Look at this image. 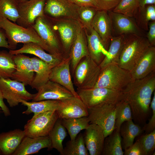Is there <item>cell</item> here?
<instances>
[{"label":"cell","instance_id":"6da1fadb","mask_svg":"<svg viewBox=\"0 0 155 155\" xmlns=\"http://www.w3.org/2000/svg\"><path fill=\"white\" fill-rule=\"evenodd\" d=\"M155 90L154 71L144 78L133 80L122 91L123 100L129 105L132 119L137 124L144 125L148 119Z\"/></svg>","mask_w":155,"mask_h":155},{"label":"cell","instance_id":"7a4b0ae2","mask_svg":"<svg viewBox=\"0 0 155 155\" xmlns=\"http://www.w3.org/2000/svg\"><path fill=\"white\" fill-rule=\"evenodd\" d=\"M0 28L5 33L9 50H15L19 43L33 42L39 44L49 53L56 55L32 27H24L5 18L0 17Z\"/></svg>","mask_w":155,"mask_h":155},{"label":"cell","instance_id":"3957f363","mask_svg":"<svg viewBox=\"0 0 155 155\" xmlns=\"http://www.w3.org/2000/svg\"><path fill=\"white\" fill-rule=\"evenodd\" d=\"M125 35L118 65L130 71L151 46L146 36Z\"/></svg>","mask_w":155,"mask_h":155},{"label":"cell","instance_id":"277c9868","mask_svg":"<svg viewBox=\"0 0 155 155\" xmlns=\"http://www.w3.org/2000/svg\"><path fill=\"white\" fill-rule=\"evenodd\" d=\"M133 79L130 71L112 64L101 69L94 87L104 88L122 92Z\"/></svg>","mask_w":155,"mask_h":155},{"label":"cell","instance_id":"5b68a950","mask_svg":"<svg viewBox=\"0 0 155 155\" xmlns=\"http://www.w3.org/2000/svg\"><path fill=\"white\" fill-rule=\"evenodd\" d=\"M47 16L51 22L54 29L58 34L64 57H69L72 44L83 28L81 24L75 19L53 18Z\"/></svg>","mask_w":155,"mask_h":155},{"label":"cell","instance_id":"8992f818","mask_svg":"<svg viewBox=\"0 0 155 155\" xmlns=\"http://www.w3.org/2000/svg\"><path fill=\"white\" fill-rule=\"evenodd\" d=\"M76 92L88 109L103 104H116L123 100L122 92L106 88H77Z\"/></svg>","mask_w":155,"mask_h":155},{"label":"cell","instance_id":"52a82bcc","mask_svg":"<svg viewBox=\"0 0 155 155\" xmlns=\"http://www.w3.org/2000/svg\"><path fill=\"white\" fill-rule=\"evenodd\" d=\"M100 71L99 65L90 56L84 57L75 68L72 75L73 84L78 88H93L97 82Z\"/></svg>","mask_w":155,"mask_h":155},{"label":"cell","instance_id":"ba28073f","mask_svg":"<svg viewBox=\"0 0 155 155\" xmlns=\"http://www.w3.org/2000/svg\"><path fill=\"white\" fill-rule=\"evenodd\" d=\"M117 104H103L88 109V117L90 123L100 127L105 137L115 129Z\"/></svg>","mask_w":155,"mask_h":155},{"label":"cell","instance_id":"9c48e42d","mask_svg":"<svg viewBox=\"0 0 155 155\" xmlns=\"http://www.w3.org/2000/svg\"><path fill=\"white\" fill-rule=\"evenodd\" d=\"M58 119L56 111L34 115L24 126L26 136L34 137L48 136Z\"/></svg>","mask_w":155,"mask_h":155},{"label":"cell","instance_id":"30bf717a","mask_svg":"<svg viewBox=\"0 0 155 155\" xmlns=\"http://www.w3.org/2000/svg\"><path fill=\"white\" fill-rule=\"evenodd\" d=\"M32 27L55 55L65 58L58 34L47 16L44 15L38 18Z\"/></svg>","mask_w":155,"mask_h":155},{"label":"cell","instance_id":"8fae6325","mask_svg":"<svg viewBox=\"0 0 155 155\" xmlns=\"http://www.w3.org/2000/svg\"><path fill=\"white\" fill-rule=\"evenodd\" d=\"M25 84L10 78L0 79V89L4 99L11 107L18 106L21 100H32L35 94H32L26 89Z\"/></svg>","mask_w":155,"mask_h":155},{"label":"cell","instance_id":"7c38bea8","mask_svg":"<svg viewBox=\"0 0 155 155\" xmlns=\"http://www.w3.org/2000/svg\"><path fill=\"white\" fill-rule=\"evenodd\" d=\"M46 0H29L18 3L19 17L16 24L25 28L32 27L36 19L44 15Z\"/></svg>","mask_w":155,"mask_h":155},{"label":"cell","instance_id":"4fadbf2b","mask_svg":"<svg viewBox=\"0 0 155 155\" xmlns=\"http://www.w3.org/2000/svg\"><path fill=\"white\" fill-rule=\"evenodd\" d=\"M79 7L68 0H46L44 13L52 18L72 19L79 21L78 13Z\"/></svg>","mask_w":155,"mask_h":155},{"label":"cell","instance_id":"5bb4252c","mask_svg":"<svg viewBox=\"0 0 155 155\" xmlns=\"http://www.w3.org/2000/svg\"><path fill=\"white\" fill-rule=\"evenodd\" d=\"M56 111L58 118L61 119L88 115V108L78 96H73L59 101Z\"/></svg>","mask_w":155,"mask_h":155},{"label":"cell","instance_id":"9a60e30c","mask_svg":"<svg viewBox=\"0 0 155 155\" xmlns=\"http://www.w3.org/2000/svg\"><path fill=\"white\" fill-rule=\"evenodd\" d=\"M70 57L64 58L57 65L53 67L50 72L49 80L65 88L75 96H78L73 86L70 70Z\"/></svg>","mask_w":155,"mask_h":155},{"label":"cell","instance_id":"2e32d148","mask_svg":"<svg viewBox=\"0 0 155 155\" xmlns=\"http://www.w3.org/2000/svg\"><path fill=\"white\" fill-rule=\"evenodd\" d=\"M13 58L16 69L11 78L30 86L34 77L31 58L19 54L14 55Z\"/></svg>","mask_w":155,"mask_h":155},{"label":"cell","instance_id":"e0dca14e","mask_svg":"<svg viewBox=\"0 0 155 155\" xmlns=\"http://www.w3.org/2000/svg\"><path fill=\"white\" fill-rule=\"evenodd\" d=\"M108 13L111 20L112 30L119 35L131 34L146 36L132 17L113 11H108Z\"/></svg>","mask_w":155,"mask_h":155},{"label":"cell","instance_id":"ac0fdd59","mask_svg":"<svg viewBox=\"0 0 155 155\" xmlns=\"http://www.w3.org/2000/svg\"><path fill=\"white\" fill-rule=\"evenodd\" d=\"M73 96H74L65 88L49 80L35 94L32 101L49 100L59 101Z\"/></svg>","mask_w":155,"mask_h":155},{"label":"cell","instance_id":"d6986e66","mask_svg":"<svg viewBox=\"0 0 155 155\" xmlns=\"http://www.w3.org/2000/svg\"><path fill=\"white\" fill-rule=\"evenodd\" d=\"M85 130L84 140L89 155H101L105 138L103 130L97 125L91 123Z\"/></svg>","mask_w":155,"mask_h":155},{"label":"cell","instance_id":"ffe728a7","mask_svg":"<svg viewBox=\"0 0 155 155\" xmlns=\"http://www.w3.org/2000/svg\"><path fill=\"white\" fill-rule=\"evenodd\" d=\"M91 26L98 34L104 47L108 50V44L113 37L112 23L108 11L97 10L92 22Z\"/></svg>","mask_w":155,"mask_h":155},{"label":"cell","instance_id":"44dd1931","mask_svg":"<svg viewBox=\"0 0 155 155\" xmlns=\"http://www.w3.org/2000/svg\"><path fill=\"white\" fill-rule=\"evenodd\" d=\"M155 71V47L150 46L130 71L133 80L145 77Z\"/></svg>","mask_w":155,"mask_h":155},{"label":"cell","instance_id":"7402d4cb","mask_svg":"<svg viewBox=\"0 0 155 155\" xmlns=\"http://www.w3.org/2000/svg\"><path fill=\"white\" fill-rule=\"evenodd\" d=\"M52 149L49 136L31 137L25 136L12 155H27L38 153L44 148Z\"/></svg>","mask_w":155,"mask_h":155},{"label":"cell","instance_id":"603a6c76","mask_svg":"<svg viewBox=\"0 0 155 155\" xmlns=\"http://www.w3.org/2000/svg\"><path fill=\"white\" fill-rule=\"evenodd\" d=\"M38 44L30 42L23 44L22 46L18 49L9 50V52L12 55L25 53L33 55L53 67L59 64L64 59L47 53Z\"/></svg>","mask_w":155,"mask_h":155},{"label":"cell","instance_id":"cb8c5ba5","mask_svg":"<svg viewBox=\"0 0 155 155\" xmlns=\"http://www.w3.org/2000/svg\"><path fill=\"white\" fill-rule=\"evenodd\" d=\"M89 56L87 40L83 28L78 35L71 46L69 54L70 58V70L73 75L77 65L84 57Z\"/></svg>","mask_w":155,"mask_h":155},{"label":"cell","instance_id":"d4e9b609","mask_svg":"<svg viewBox=\"0 0 155 155\" xmlns=\"http://www.w3.org/2000/svg\"><path fill=\"white\" fill-rule=\"evenodd\" d=\"M26 136L24 130L16 129L0 133V149L2 154L11 155Z\"/></svg>","mask_w":155,"mask_h":155},{"label":"cell","instance_id":"484cf974","mask_svg":"<svg viewBox=\"0 0 155 155\" xmlns=\"http://www.w3.org/2000/svg\"><path fill=\"white\" fill-rule=\"evenodd\" d=\"M86 36L88 48L89 56L98 65L108 53V50L104 47L98 33L92 28L88 34L84 29Z\"/></svg>","mask_w":155,"mask_h":155},{"label":"cell","instance_id":"4316f807","mask_svg":"<svg viewBox=\"0 0 155 155\" xmlns=\"http://www.w3.org/2000/svg\"><path fill=\"white\" fill-rule=\"evenodd\" d=\"M33 68L36 75L30 85L32 88L38 90L49 80L52 69L54 67L36 57L31 58Z\"/></svg>","mask_w":155,"mask_h":155},{"label":"cell","instance_id":"83f0119b","mask_svg":"<svg viewBox=\"0 0 155 155\" xmlns=\"http://www.w3.org/2000/svg\"><path fill=\"white\" fill-rule=\"evenodd\" d=\"M124 36L122 34L111 38L108 53L99 65L101 69L112 64L118 65Z\"/></svg>","mask_w":155,"mask_h":155},{"label":"cell","instance_id":"f1b7e54d","mask_svg":"<svg viewBox=\"0 0 155 155\" xmlns=\"http://www.w3.org/2000/svg\"><path fill=\"white\" fill-rule=\"evenodd\" d=\"M20 103L27 108L26 110L22 113L23 114L28 115L33 113L34 115H35L48 111H56L59 101L49 100L29 102L21 100Z\"/></svg>","mask_w":155,"mask_h":155},{"label":"cell","instance_id":"f546056e","mask_svg":"<svg viewBox=\"0 0 155 155\" xmlns=\"http://www.w3.org/2000/svg\"><path fill=\"white\" fill-rule=\"evenodd\" d=\"M124 123L121 126L120 133L123 137V148L125 150L133 144L135 138L141 134L143 129L139 125L135 124L132 120Z\"/></svg>","mask_w":155,"mask_h":155},{"label":"cell","instance_id":"4dcf8cb0","mask_svg":"<svg viewBox=\"0 0 155 155\" xmlns=\"http://www.w3.org/2000/svg\"><path fill=\"white\" fill-rule=\"evenodd\" d=\"M101 155H123L120 132L115 130L104 140Z\"/></svg>","mask_w":155,"mask_h":155},{"label":"cell","instance_id":"1f68e13d","mask_svg":"<svg viewBox=\"0 0 155 155\" xmlns=\"http://www.w3.org/2000/svg\"><path fill=\"white\" fill-rule=\"evenodd\" d=\"M61 120L63 125L67 130L71 140H74L80 132L86 129L90 124L88 116Z\"/></svg>","mask_w":155,"mask_h":155},{"label":"cell","instance_id":"d6a6232c","mask_svg":"<svg viewBox=\"0 0 155 155\" xmlns=\"http://www.w3.org/2000/svg\"><path fill=\"white\" fill-rule=\"evenodd\" d=\"M135 22L142 30L148 31V24L155 21L154 5H148L143 7H139L134 16Z\"/></svg>","mask_w":155,"mask_h":155},{"label":"cell","instance_id":"836d02e7","mask_svg":"<svg viewBox=\"0 0 155 155\" xmlns=\"http://www.w3.org/2000/svg\"><path fill=\"white\" fill-rule=\"evenodd\" d=\"M67 135L66 129L61 119L58 118L48 136L51 140L52 148L56 149L61 155H63L64 150L63 142Z\"/></svg>","mask_w":155,"mask_h":155},{"label":"cell","instance_id":"e575fe53","mask_svg":"<svg viewBox=\"0 0 155 155\" xmlns=\"http://www.w3.org/2000/svg\"><path fill=\"white\" fill-rule=\"evenodd\" d=\"M89 155L84 143L83 135L80 133L73 140L68 141L64 148L63 155Z\"/></svg>","mask_w":155,"mask_h":155},{"label":"cell","instance_id":"d590c367","mask_svg":"<svg viewBox=\"0 0 155 155\" xmlns=\"http://www.w3.org/2000/svg\"><path fill=\"white\" fill-rule=\"evenodd\" d=\"M13 56L6 51H0V79L11 78L16 69Z\"/></svg>","mask_w":155,"mask_h":155},{"label":"cell","instance_id":"8d00e7d4","mask_svg":"<svg viewBox=\"0 0 155 155\" xmlns=\"http://www.w3.org/2000/svg\"><path fill=\"white\" fill-rule=\"evenodd\" d=\"M18 3L15 0H0V17L16 23L19 17Z\"/></svg>","mask_w":155,"mask_h":155},{"label":"cell","instance_id":"74e56055","mask_svg":"<svg viewBox=\"0 0 155 155\" xmlns=\"http://www.w3.org/2000/svg\"><path fill=\"white\" fill-rule=\"evenodd\" d=\"M131 120H132V117L130 107L127 102L123 100L117 104L115 130L120 132L123 123Z\"/></svg>","mask_w":155,"mask_h":155},{"label":"cell","instance_id":"f35d334b","mask_svg":"<svg viewBox=\"0 0 155 155\" xmlns=\"http://www.w3.org/2000/svg\"><path fill=\"white\" fill-rule=\"evenodd\" d=\"M97 10L89 7H79L78 10L79 21L84 29L90 31L92 28V22Z\"/></svg>","mask_w":155,"mask_h":155},{"label":"cell","instance_id":"ab89813d","mask_svg":"<svg viewBox=\"0 0 155 155\" xmlns=\"http://www.w3.org/2000/svg\"><path fill=\"white\" fill-rule=\"evenodd\" d=\"M139 7L137 0H121L113 11L133 17Z\"/></svg>","mask_w":155,"mask_h":155},{"label":"cell","instance_id":"60d3db41","mask_svg":"<svg viewBox=\"0 0 155 155\" xmlns=\"http://www.w3.org/2000/svg\"><path fill=\"white\" fill-rule=\"evenodd\" d=\"M138 140L146 155L149 154L154 150L155 148V129L142 136Z\"/></svg>","mask_w":155,"mask_h":155},{"label":"cell","instance_id":"b9f144b4","mask_svg":"<svg viewBox=\"0 0 155 155\" xmlns=\"http://www.w3.org/2000/svg\"><path fill=\"white\" fill-rule=\"evenodd\" d=\"M153 96L150 104V108L152 110V115L148 122L144 125L142 129L146 133L152 131L155 129V92H153Z\"/></svg>","mask_w":155,"mask_h":155},{"label":"cell","instance_id":"7bdbcfd3","mask_svg":"<svg viewBox=\"0 0 155 155\" xmlns=\"http://www.w3.org/2000/svg\"><path fill=\"white\" fill-rule=\"evenodd\" d=\"M124 150V154L125 155H146L138 140L129 147Z\"/></svg>","mask_w":155,"mask_h":155},{"label":"cell","instance_id":"ee69618b","mask_svg":"<svg viewBox=\"0 0 155 155\" xmlns=\"http://www.w3.org/2000/svg\"><path fill=\"white\" fill-rule=\"evenodd\" d=\"M121 0H98L99 10L106 11L113 9L118 5Z\"/></svg>","mask_w":155,"mask_h":155},{"label":"cell","instance_id":"f6af8a7d","mask_svg":"<svg viewBox=\"0 0 155 155\" xmlns=\"http://www.w3.org/2000/svg\"><path fill=\"white\" fill-rule=\"evenodd\" d=\"M79 7H89L99 10L98 0H68Z\"/></svg>","mask_w":155,"mask_h":155},{"label":"cell","instance_id":"bcb514c9","mask_svg":"<svg viewBox=\"0 0 155 155\" xmlns=\"http://www.w3.org/2000/svg\"><path fill=\"white\" fill-rule=\"evenodd\" d=\"M148 32L146 36L151 46L155 45V21L150 22L148 24Z\"/></svg>","mask_w":155,"mask_h":155},{"label":"cell","instance_id":"7dc6e473","mask_svg":"<svg viewBox=\"0 0 155 155\" xmlns=\"http://www.w3.org/2000/svg\"><path fill=\"white\" fill-rule=\"evenodd\" d=\"M0 47L9 49V46L3 30L0 28Z\"/></svg>","mask_w":155,"mask_h":155},{"label":"cell","instance_id":"c3c4849f","mask_svg":"<svg viewBox=\"0 0 155 155\" xmlns=\"http://www.w3.org/2000/svg\"><path fill=\"white\" fill-rule=\"evenodd\" d=\"M2 93L0 89V107L5 116H8L10 115L9 110L3 101Z\"/></svg>","mask_w":155,"mask_h":155},{"label":"cell","instance_id":"681fc988","mask_svg":"<svg viewBox=\"0 0 155 155\" xmlns=\"http://www.w3.org/2000/svg\"><path fill=\"white\" fill-rule=\"evenodd\" d=\"M139 7H143L148 5H155V0H137Z\"/></svg>","mask_w":155,"mask_h":155},{"label":"cell","instance_id":"f907efd6","mask_svg":"<svg viewBox=\"0 0 155 155\" xmlns=\"http://www.w3.org/2000/svg\"><path fill=\"white\" fill-rule=\"evenodd\" d=\"M18 3H22L29 0H15Z\"/></svg>","mask_w":155,"mask_h":155},{"label":"cell","instance_id":"816d5d0a","mask_svg":"<svg viewBox=\"0 0 155 155\" xmlns=\"http://www.w3.org/2000/svg\"><path fill=\"white\" fill-rule=\"evenodd\" d=\"M2 152L0 149V155H1V154H2Z\"/></svg>","mask_w":155,"mask_h":155}]
</instances>
